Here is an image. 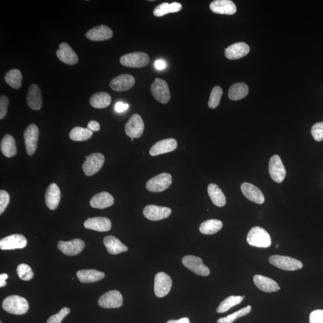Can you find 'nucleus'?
<instances>
[{
  "label": "nucleus",
  "mask_w": 323,
  "mask_h": 323,
  "mask_svg": "<svg viewBox=\"0 0 323 323\" xmlns=\"http://www.w3.org/2000/svg\"><path fill=\"white\" fill-rule=\"evenodd\" d=\"M128 107H129V105L123 102H118L115 105L116 111L118 113H122L127 111Z\"/></svg>",
  "instance_id": "nucleus-49"
},
{
  "label": "nucleus",
  "mask_w": 323,
  "mask_h": 323,
  "mask_svg": "<svg viewBox=\"0 0 323 323\" xmlns=\"http://www.w3.org/2000/svg\"><path fill=\"white\" fill-rule=\"evenodd\" d=\"M249 93V87L246 83H237L233 84L229 89L228 96L231 100L238 101L247 95Z\"/></svg>",
  "instance_id": "nucleus-34"
},
{
  "label": "nucleus",
  "mask_w": 323,
  "mask_h": 323,
  "mask_svg": "<svg viewBox=\"0 0 323 323\" xmlns=\"http://www.w3.org/2000/svg\"><path fill=\"white\" fill-rule=\"evenodd\" d=\"M252 306L248 305L243 309H241L238 311L229 315L226 317H222L219 318L218 320V323H233L238 318L242 317V316H246L251 312L252 310Z\"/></svg>",
  "instance_id": "nucleus-39"
},
{
  "label": "nucleus",
  "mask_w": 323,
  "mask_h": 323,
  "mask_svg": "<svg viewBox=\"0 0 323 323\" xmlns=\"http://www.w3.org/2000/svg\"><path fill=\"white\" fill-rule=\"evenodd\" d=\"M250 52L249 46L244 42L233 44L225 49V56L230 60H236L246 56Z\"/></svg>",
  "instance_id": "nucleus-24"
},
{
  "label": "nucleus",
  "mask_w": 323,
  "mask_h": 323,
  "mask_svg": "<svg viewBox=\"0 0 323 323\" xmlns=\"http://www.w3.org/2000/svg\"><path fill=\"white\" fill-rule=\"evenodd\" d=\"M114 32L111 28L104 25L94 27L87 31L85 34L86 38L93 42H101L109 40L112 38Z\"/></svg>",
  "instance_id": "nucleus-17"
},
{
  "label": "nucleus",
  "mask_w": 323,
  "mask_h": 323,
  "mask_svg": "<svg viewBox=\"0 0 323 323\" xmlns=\"http://www.w3.org/2000/svg\"><path fill=\"white\" fill-rule=\"evenodd\" d=\"M171 287V278L168 274L161 272L156 275L154 291L157 297H164L167 296L170 291Z\"/></svg>",
  "instance_id": "nucleus-11"
},
{
  "label": "nucleus",
  "mask_w": 323,
  "mask_h": 323,
  "mask_svg": "<svg viewBox=\"0 0 323 323\" xmlns=\"http://www.w3.org/2000/svg\"><path fill=\"white\" fill-rule=\"evenodd\" d=\"M114 204V197L106 192L95 194L90 200V205L94 208L104 209Z\"/></svg>",
  "instance_id": "nucleus-28"
},
{
  "label": "nucleus",
  "mask_w": 323,
  "mask_h": 323,
  "mask_svg": "<svg viewBox=\"0 0 323 323\" xmlns=\"http://www.w3.org/2000/svg\"><path fill=\"white\" fill-rule=\"evenodd\" d=\"M103 244L111 255H118L121 253L127 252L128 248L124 245L120 240L114 236H106L103 240Z\"/></svg>",
  "instance_id": "nucleus-29"
},
{
  "label": "nucleus",
  "mask_w": 323,
  "mask_h": 323,
  "mask_svg": "<svg viewBox=\"0 0 323 323\" xmlns=\"http://www.w3.org/2000/svg\"><path fill=\"white\" fill-rule=\"evenodd\" d=\"M208 193L212 203L215 205L219 207L225 205L227 203L226 197L218 185L213 183L209 184L208 186Z\"/></svg>",
  "instance_id": "nucleus-33"
},
{
  "label": "nucleus",
  "mask_w": 323,
  "mask_h": 323,
  "mask_svg": "<svg viewBox=\"0 0 323 323\" xmlns=\"http://www.w3.org/2000/svg\"><path fill=\"white\" fill-rule=\"evenodd\" d=\"M150 57L146 53L136 52L128 53L122 56L121 64L125 67L130 68H142L148 65Z\"/></svg>",
  "instance_id": "nucleus-3"
},
{
  "label": "nucleus",
  "mask_w": 323,
  "mask_h": 323,
  "mask_svg": "<svg viewBox=\"0 0 323 323\" xmlns=\"http://www.w3.org/2000/svg\"><path fill=\"white\" fill-rule=\"evenodd\" d=\"M223 227V223L216 219L203 222L199 227L200 233L204 235H213L218 233Z\"/></svg>",
  "instance_id": "nucleus-35"
},
{
  "label": "nucleus",
  "mask_w": 323,
  "mask_h": 323,
  "mask_svg": "<svg viewBox=\"0 0 323 323\" xmlns=\"http://www.w3.org/2000/svg\"><path fill=\"white\" fill-rule=\"evenodd\" d=\"M84 227L87 230L98 232H106L111 230L112 222L109 219L103 217L89 218L84 223Z\"/></svg>",
  "instance_id": "nucleus-25"
},
{
  "label": "nucleus",
  "mask_w": 323,
  "mask_h": 323,
  "mask_svg": "<svg viewBox=\"0 0 323 323\" xmlns=\"http://www.w3.org/2000/svg\"><path fill=\"white\" fill-rule=\"evenodd\" d=\"M170 13H172L171 5L168 3H162L157 6L153 11V15L156 17H161Z\"/></svg>",
  "instance_id": "nucleus-42"
},
{
  "label": "nucleus",
  "mask_w": 323,
  "mask_h": 323,
  "mask_svg": "<svg viewBox=\"0 0 323 323\" xmlns=\"http://www.w3.org/2000/svg\"><path fill=\"white\" fill-rule=\"evenodd\" d=\"M27 102L33 111H39L42 106V91L37 84H32L28 90Z\"/></svg>",
  "instance_id": "nucleus-21"
},
{
  "label": "nucleus",
  "mask_w": 323,
  "mask_h": 323,
  "mask_svg": "<svg viewBox=\"0 0 323 323\" xmlns=\"http://www.w3.org/2000/svg\"><path fill=\"white\" fill-rule=\"evenodd\" d=\"M253 281L259 289L265 292H275L280 289L277 282L264 276L256 275L254 276Z\"/></svg>",
  "instance_id": "nucleus-27"
},
{
  "label": "nucleus",
  "mask_w": 323,
  "mask_h": 323,
  "mask_svg": "<svg viewBox=\"0 0 323 323\" xmlns=\"http://www.w3.org/2000/svg\"><path fill=\"white\" fill-rule=\"evenodd\" d=\"M311 134L313 139L316 142H321L323 140V122H318L313 125Z\"/></svg>",
  "instance_id": "nucleus-44"
},
{
  "label": "nucleus",
  "mask_w": 323,
  "mask_h": 323,
  "mask_svg": "<svg viewBox=\"0 0 323 323\" xmlns=\"http://www.w3.org/2000/svg\"><path fill=\"white\" fill-rule=\"evenodd\" d=\"M27 240L23 235H9L0 241V249L3 250L22 249L27 246Z\"/></svg>",
  "instance_id": "nucleus-15"
},
{
  "label": "nucleus",
  "mask_w": 323,
  "mask_h": 323,
  "mask_svg": "<svg viewBox=\"0 0 323 323\" xmlns=\"http://www.w3.org/2000/svg\"><path fill=\"white\" fill-rule=\"evenodd\" d=\"M70 312V309L64 307L60 311L55 315H53L48 319L47 323H61L64 318Z\"/></svg>",
  "instance_id": "nucleus-43"
},
{
  "label": "nucleus",
  "mask_w": 323,
  "mask_h": 323,
  "mask_svg": "<svg viewBox=\"0 0 323 323\" xmlns=\"http://www.w3.org/2000/svg\"><path fill=\"white\" fill-rule=\"evenodd\" d=\"M182 263L185 267L192 271L194 274L206 277L210 274L208 267L203 264L202 260L199 257L194 256H186L182 259Z\"/></svg>",
  "instance_id": "nucleus-8"
},
{
  "label": "nucleus",
  "mask_w": 323,
  "mask_h": 323,
  "mask_svg": "<svg viewBox=\"0 0 323 323\" xmlns=\"http://www.w3.org/2000/svg\"><path fill=\"white\" fill-rule=\"evenodd\" d=\"M5 80L9 86L14 89H18L22 86L23 75L18 69H12L5 74Z\"/></svg>",
  "instance_id": "nucleus-36"
},
{
  "label": "nucleus",
  "mask_w": 323,
  "mask_h": 323,
  "mask_svg": "<svg viewBox=\"0 0 323 323\" xmlns=\"http://www.w3.org/2000/svg\"><path fill=\"white\" fill-rule=\"evenodd\" d=\"M166 323H190V319L188 318H182L178 320L175 319H171Z\"/></svg>",
  "instance_id": "nucleus-52"
},
{
  "label": "nucleus",
  "mask_w": 323,
  "mask_h": 323,
  "mask_svg": "<svg viewBox=\"0 0 323 323\" xmlns=\"http://www.w3.org/2000/svg\"><path fill=\"white\" fill-rule=\"evenodd\" d=\"M1 151L8 158H12L17 155V148L14 138L9 134H6L3 138L1 142Z\"/></svg>",
  "instance_id": "nucleus-31"
},
{
  "label": "nucleus",
  "mask_w": 323,
  "mask_h": 323,
  "mask_svg": "<svg viewBox=\"0 0 323 323\" xmlns=\"http://www.w3.org/2000/svg\"><path fill=\"white\" fill-rule=\"evenodd\" d=\"M111 96L108 93L104 92L94 93L89 100L90 105L93 108L99 109L107 107L111 105Z\"/></svg>",
  "instance_id": "nucleus-32"
},
{
  "label": "nucleus",
  "mask_w": 323,
  "mask_h": 323,
  "mask_svg": "<svg viewBox=\"0 0 323 323\" xmlns=\"http://www.w3.org/2000/svg\"><path fill=\"white\" fill-rule=\"evenodd\" d=\"M278 247H279V245H278V244H277V245L276 246V247L278 248Z\"/></svg>",
  "instance_id": "nucleus-55"
},
{
  "label": "nucleus",
  "mask_w": 323,
  "mask_h": 323,
  "mask_svg": "<svg viewBox=\"0 0 323 323\" xmlns=\"http://www.w3.org/2000/svg\"><path fill=\"white\" fill-rule=\"evenodd\" d=\"M85 244L80 239L67 241H61L58 244V249L67 256H75L82 252Z\"/></svg>",
  "instance_id": "nucleus-16"
},
{
  "label": "nucleus",
  "mask_w": 323,
  "mask_h": 323,
  "mask_svg": "<svg viewBox=\"0 0 323 323\" xmlns=\"http://www.w3.org/2000/svg\"><path fill=\"white\" fill-rule=\"evenodd\" d=\"M172 184L171 175L162 173L156 175L147 182V189L151 192H161L167 189Z\"/></svg>",
  "instance_id": "nucleus-7"
},
{
  "label": "nucleus",
  "mask_w": 323,
  "mask_h": 323,
  "mask_svg": "<svg viewBox=\"0 0 323 323\" xmlns=\"http://www.w3.org/2000/svg\"><path fill=\"white\" fill-rule=\"evenodd\" d=\"M309 323H323V310H315L310 313Z\"/></svg>",
  "instance_id": "nucleus-47"
},
{
  "label": "nucleus",
  "mask_w": 323,
  "mask_h": 323,
  "mask_svg": "<svg viewBox=\"0 0 323 323\" xmlns=\"http://www.w3.org/2000/svg\"><path fill=\"white\" fill-rule=\"evenodd\" d=\"M123 304V296L117 290H111L103 294L98 300V305L103 308H118Z\"/></svg>",
  "instance_id": "nucleus-12"
},
{
  "label": "nucleus",
  "mask_w": 323,
  "mask_h": 323,
  "mask_svg": "<svg viewBox=\"0 0 323 323\" xmlns=\"http://www.w3.org/2000/svg\"><path fill=\"white\" fill-rule=\"evenodd\" d=\"M6 284H7V283H6L5 280H0V287H5Z\"/></svg>",
  "instance_id": "nucleus-54"
},
{
  "label": "nucleus",
  "mask_w": 323,
  "mask_h": 323,
  "mask_svg": "<svg viewBox=\"0 0 323 323\" xmlns=\"http://www.w3.org/2000/svg\"><path fill=\"white\" fill-rule=\"evenodd\" d=\"M87 128L92 132L99 131L100 130V125L96 121H91L87 124Z\"/></svg>",
  "instance_id": "nucleus-48"
},
{
  "label": "nucleus",
  "mask_w": 323,
  "mask_h": 323,
  "mask_svg": "<svg viewBox=\"0 0 323 323\" xmlns=\"http://www.w3.org/2000/svg\"><path fill=\"white\" fill-rule=\"evenodd\" d=\"M271 264L285 271H293L302 269V263L296 259L288 256L274 255L269 259Z\"/></svg>",
  "instance_id": "nucleus-4"
},
{
  "label": "nucleus",
  "mask_w": 323,
  "mask_h": 323,
  "mask_svg": "<svg viewBox=\"0 0 323 323\" xmlns=\"http://www.w3.org/2000/svg\"><path fill=\"white\" fill-rule=\"evenodd\" d=\"M223 95L222 87L216 86L212 89L209 96L208 106L210 109H216L220 103Z\"/></svg>",
  "instance_id": "nucleus-40"
},
{
  "label": "nucleus",
  "mask_w": 323,
  "mask_h": 323,
  "mask_svg": "<svg viewBox=\"0 0 323 323\" xmlns=\"http://www.w3.org/2000/svg\"><path fill=\"white\" fill-rule=\"evenodd\" d=\"M8 278V275L6 274H2L0 275V280H6Z\"/></svg>",
  "instance_id": "nucleus-53"
},
{
  "label": "nucleus",
  "mask_w": 323,
  "mask_h": 323,
  "mask_svg": "<svg viewBox=\"0 0 323 323\" xmlns=\"http://www.w3.org/2000/svg\"><path fill=\"white\" fill-rule=\"evenodd\" d=\"M85 158L86 161L83 163L82 168L87 176H92L97 173L104 164L105 158L101 153H92Z\"/></svg>",
  "instance_id": "nucleus-5"
},
{
  "label": "nucleus",
  "mask_w": 323,
  "mask_h": 323,
  "mask_svg": "<svg viewBox=\"0 0 323 323\" xmlns=\"http://www.w3.org/2000/svg\"><path fill=\"white\" fill-rule=\"evenodd\" d=\"M172 13H176V12H180L182 9V6L180 3L177 2L172 3L170 4Z\"/></svg>",
  "instance_id": "nucleus-50"
},
{
  "label": "nucleus",
  "mask_w": 323,
  "mask_h": 323,
  "mask_svg": "<svg viewBox=\"0 0 323 323\" xmlns=\"http://www.w3.org/2000/svg\"><path fill=\"white\" fill-rule=\"evenodd\" d=\"M59 49L56 51V56H57L59 60L66 64L70 65L77 63L78 56L68 43H62L59 45Z\"/></svg>",
  "instance_id": "nucleus-18"
},
{
  "label": "nucleus",
  "mask_w": 323,
  "mask_h": 323,
  "mask_svg": "<svg viewBox=\"0 0 323 323\" xmlns=\"http://www.w3.org/2000/svg\"><path fill=\"white\" fill-rule=\"evenodd\" d=\"M61 199V191L58 185L52 183L49 185L45 193V202L50 209L57 208Z\"/></svg>",
  "instance_id": "nucleus-26"
},
{
  "label": "nucleus",
  "mask_w": 323,
  "mask_h": 323,
  "mask_svg": "<svg viewBox=\"0 0 323 323\" xmlns=\"http://www.w3.org/2000/svg\"><path fill=\"white\" fill-rule=\"evenodd\" d=\"M155 68L157 70H162L167 67L165 62L162 60H158L155 63Z\"/></svg>",
  "instance_id": "nucleus-51"
},
{
  "label": "nucleus",
  "mask_w": 323,
  "mask_h": 323,
  "mask_svg": "<svg viewBox=\"0 0 323 323\" xmlns=\"http://www.w3.org/2000/svg\"><path fill=\"white\" fill-rule=\"evenodd\" d=\"M269 172L272 180L277 183H281L284 180L286 171L278 155L272 156L269 160Z\"/></svg>",
  "instance_id": "nucleus-13"
},
{
  "label": "nucleus",
  "mask_w": 323,
  "mask_h": 323,
  "mask_svg": "<svg viewBox=\"0 0 323 323\" xmlns=\"http://www.w3.org/2000/svg\"><path fill=\"white\" fill-rule=\"evenodd\" d=\"M209 8L215 14L232 15L236 13V5L231 0H216L209 5Z\"/></svg>",
  "instance_id": "nucleus-22"
},
{
  "label": "nucleus",
  "mask_w": 323,
  "mask_h": 323,
  "mask_svg": "<svg viewBox=\"0 0 323 323\" xmlns=\"http://www.w3.org/2000/svg\"><path fill=\"white\" fill-rule=\"evenodd\" d=\"M9 103L7 96L5 95L0 96V119H4L7 115Z\"/></svg>",
  "instance_id": "nucleus-46"
},
{
  "label": "nucleus",
  "mask_w": 323,
  "mask_h": 323,
  "mask_svg": "<svg viewBox=\"0 0 323 323\" xmlns=\"http://www.w3.org/2000/svg\"><path fill=\"white\" fill-rule=\"evenodd\" d=\"M18 277L24 281H30L34 277V274L30 266L25 263L19 265L17 269Z\"/></svg>",
  "instance_id": "nucleus-41"
},
{
  "label": "nucleus",
  "mask_w": 323,
  "mask_h": 323,
  "mask_svg": "<svg viewBox=\"0 0 323 323\" xmlns=\"http://www.w3.org/2000/svg\"><path fill=\"white\" fill-rule=\"evenodd\" d=\"M241 189L244 195L250 201L262 204L265 202V197L258 187L252 184L244 183L241 184Z\"/></svg>",
  "instance_id": "nucleus-23"
},
{
  "label": "nucleus",
  "mask_w": 323,
  "mask_h": 323,
  "mask_svg": "<svg viewBox=\"0 0 323 323\" xmlns=\"http://www.w3.org/2000/svg\"><path fill=\"white\" fill-rule=\"evenodd\" d=\"M150 90L153 96L159 102L167 103L170 100L171 93L168 84L161 78H155Z\"/></svg>",
  "instance_id": "nucleus-6"
},
{
  "label": "nucleus",
  "mask_w": 323,
  "mask_h": 323,
  "mask_svg": "<svg viewBox=\"0 0 323 323\" xmlns=\"http://www.w3.org/2000/svg\"><path fill=\"white\" fill-rule=\"evenodd\" d=\"M39 130L36 125L31 124L28 126L24 133L25 145L27 154L32 156L37 149L38 142Z\"/></svg>",
  "instance_id": "nucleus-9"
},
{
  "label": "nucleus",
  "mask_w": 323,
  "mask_h": 323,
  "mask_svg": "<svg viewBox=\"0 0 323 323\" xmlns=\"http://www.w3.org/2000/svg\"><path fill=\"white\" fill-rule=\"evenodd\" d=\"M177 147V142L175 139L163 140L155 144L150 149L149 153L152 156H158L173 152Z\"/></svg>",
  "instance_id": "nucleus-20"
},
{
  "label": "nucleus",
  "mask_w": 323,
  "mask_h": 323,
  "mask_svg": "<svg viewBox=\"0 0 323 323\" xmlns=\"http://www.w3.org/2000/svg\"><path fill=\"white\" fill-rule=\"evenodd\" d=\"M172 210L168 207L150 205L143 210L144 217L152 221H158L167 219L170 216Z\"/></svg>",
  "instance_id": "nucleus-14"
},
{
  "label": "nucleus",
  "mask_w": 323,
  "mask_h": 323,
  "mask_svg": "<svg viewBox=\"0 0 323 323\" xmlns=\"http://www.w3.org/2000/svg\"><path fill=\"white\" fill-rule=\"evenodd\" d=\"M136 80L130 74H121L113 79L110 83L111 88L117 92L130 90L134 86Z\"/></svg>",
  "instance_id": "nucleus-19"
},
{
  "label": "nucleus",
  "mask_w": 323,
  "mask_h": 323,
  "mask_svg": "<svg viewBox=\"0 0 323 323\" xmlns=\"http://www.w3.org/2000/svg\"><path fill=\"white\" fill-rule=\"evenodd\" d=\"M245 296H231L227 298L224 301H222L220 305L219 306L217 309L218 313H224L228 311L233 307L239 305V304L243 302L244 298Z\"/></svg>",
  "instance_id": "nucleus-38"
},
{
  "label": "nucleus",
  "mask_w": 323,
  "mask_h": 323,
  "mask_svg": "<svg viewBox=\"0 0 323 323\" xmlns=\"http://www.w3.org/2000/svg\"><path fill=\"white\" fill-rule=\"evenodd\" d=\"M144 130V122L142 117L138 114L132 116L125 125V133L131 139H139L142 137Z\"/></svg>",
  "instance_id": "nucleus-10"
},
{
  "label": "nucleus",
  "mask_w": 323,
  "mask_h": 323,
  "mask_svg": "<svg viewBox=\"0 0 323 323\" xmlns=\"http://www.w3.org/2000/svg\"><path fill=\"white\" fill-rule=\"evenodd\" d=\"M77 277L81 283H90L102 280L105 274L95 269H83L77 272Z\"/></svg>",
  "instance_id": "nucleus-30"
},
{
  "label": "nucleus",
  "mask_w": 323,
  "mask_h": 323,
  "mask_svg": "<svg viewBox=\"0 0 323 323\" xmlns=\"http://www.w3.org/2000/svg\"><path fill=\"white\" fill-rule=\"evenodd\" d=\"M247 243L249 245L259 248H268L271 245L270 235L264 229L254 227L248 234Z\"/></svg>",
  "instance_id": "nucleus-2"
},
{
  "label": "nucleus",
  "mask_w": 323,
  "mask_h": 323,
  "mask_svg": "<svg viewBox=\"0 0 323 323\" xmlns=\"http://www.w3.org/2000/svg\"><path fill=\"white\" fill-rule=\"evenodd\" d=\"M2 306L6 312L14 315H23L29 309V305L24 297L14 295L6 297Z\"/></svg>",
  "instance_id": "nucleus-1"
},
{
  "label": "nucleus",
  "mask_w": 323,
  "mask_h": 323,
  "mask_svg": "<svg viewBox=\"0 0 323 323\" xmlns=\"http://www.w3.org/2000/svg\"><path fill=\"white\" fill-rule=\"evenodd\" d=\"M10 202V196L4 190H0V214L5 211Z\"/></svg>",
  "instance_id": "nucleus-45"
},
{
  "label": "nucleus",
  "mask_w": 323,
  "mask_h": 323,
  "mask_svg": "<svg viewBox=\"0 0 323 323\" xmlns=\"http://www.w3.org/2000/svg\"><path fill=\"white\" fill-rule=\"evenodd\" d=\"M93 132L90 131L87 128L77 127L73 128L70 131L69 136L70 139L75 142H83L90 139L92 136Z\"/></svg>",
  "instance_id": "nucleus-37"
}]
</instances>
